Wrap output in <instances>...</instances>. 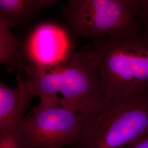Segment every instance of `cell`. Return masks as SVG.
<instances>
[{
    "instance_id": "277c9868",
    "label": "cell",
    "mask_w": 148,
    "mask_h": 148,
    "mask_svg": "<svg viewBox=\"0 0 148 148\" xmlns=\"http://www.w3.org/2000/svg\"><path fill=\"white\" fill-rule=\"evenodd\" d=\"M138 10L139 1L70 0L63 13L74 32L95 40L139 30Z\"/></svg>"
},
{
    "instance_id": "5b68a950",
    "label": "cell",
    "mask_w": 148,
    "mask_h": 148,
    "mask_svg": "<svg viewBox=\"0 0 148 148\" xmlns=\"http://www.w3.org/2000/svg\"><path fill=\"white\" fill-rule=\"evenodd\" d=\"M82 114L54 101H41L24 117L17 130L25 148H63L75 142Z\"/></svg>"
},
{
    "instance_id": "52a82bcc",
    "label": "cell",
    "mask_w": 148,
    "mask_h": 148,
    "mask_svg": "<svg viewBox=\"0 0 148 148\" xmlns=\"http://www.w3.org/2000/svg\"><path fill=\"white\" fill-rule=\"evenodd\" d=\"M23 105L20 87L11 88L0 82V135L17 131L24 118Z\"/></svg>"
},
{
    "instance_id": "7a4b0ae2",
    "label": "cell",
    "mask_w": 148,
    "mask_h": 148,
    "mask_svg": "<svg viewBox=\"0 0 148 148\" xmlns=\"http://www.w3.org/2000/svg\"><path fill=\"white\" fill-rule=\"evenodd\" d=\"M106 102L148 90V34L139 29L95 40Z\"/></svg>"
},
{
    "instance_id": "9c48e42d",
    "label": "cell",
    "mask_w": 148,
    "mask_h": 148,
    "mask_svg": "<svg viewBox=\"0 0 148 148\" xmlns=\"http://www.w3.org/2000/svg\"><path fill=\"white\" fill-rule=\"evenodd\" d=\"M10 28L5 21L0 19V63L12 66L16 64L21 42Z\"/></svg>"
},
{
    "instance_id": "6da1fadb",
    "label": "cell",
    "mask_w": 148,
    "mask_h": 148,
    "mask_svg": "<svg viewBox=\"0 0 148 148\" xmlns=\"http://www.w3.org/2000/svg\"><path fill=\"white\" fill-rule=\"evenodd\" d=\"M95 49L87 46L74 52L64 63L51 69L37 70L24 66L25 77L18 76L25 109L32 97L58 102L73 111L87 115L106 102L98 71Z\"/></svg>"
},
{
    "instance_id": "30bf717a",
    "label": "cell",
    "mask_w": 148,
    "mask_h": 148,
    "mask_svg": "<svg viewBox=\"0 0 148 148\" xmlns=\"http://www.w3.org/2000/svg\"><path fill=\"white\" fill-rule=\"evenodd\" d=\"M0 148H25L18 131L0 135Z\"/></svg>"
},
{
    "instance_id": "8fae6325",
    "label": "cell",
    "mask_w": 148,
    "mask_h": 148,
    "mask_svg": "<svg viewBox=\"0 0 148 148\" xmlns=\"http://www.w3.org/2000/svg\"><path fill=\"white\" fill-rule=\"evenodd\" d=\"M131 148H148V133Z\"/></svg>"
},
{
    "instance_id": "3957f363",
    "label": "cell",
    "mask_w": 148,
    "mask_h": 148,
    "mask_svg": "<svg viewBox=\"0 0 148 148\" xmlns=\"http://www.w3.org/2000/svg\"><path fill=\"white\" fill-rule=\"evenodd\" d=\"M73 148H131L148 133V90L105 102L87 115Z\"/></svg>"
},
{
    "instance_id": "ba28073f",
    "label": "cell",
    "mask_w": 148,
    "mask_h": 148,
    "mask_svg": "<svg viewBox=\"0 0 148 148\" xmlns=\"http://www.w3.org/2000/svg\"><path fill=\"white\" fill-rule=\"evenodd\" d=\"M57 2L54 0H0V19L10 27H16L38 10Z\"/></svg>"
},
{
    "instance_id": "8992f818",
    "label": "cell",
    "mask_w": 148,
    "mask_h": 148,
    "mask_svg": "<svg viewBox=\"0 0 148 148\" xmlns=\"http://www.w3.org/2000/svg\"><path fill=\"white\" fill-rule=\"evenodd\" d=\"M27 64L37 70H47L66 62L74 52L71 39L62 27L45 23L35 27L23 46Z\"/></svg>"
}]
</instances>
